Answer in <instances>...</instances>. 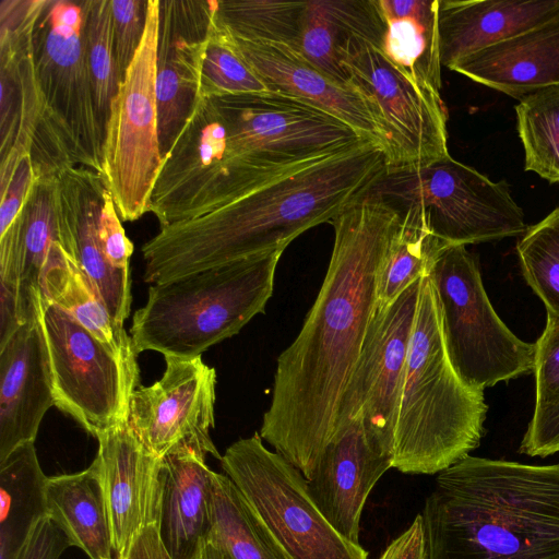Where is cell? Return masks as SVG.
<instances>
[{"label":"cell","instance_id":"2e32d148","mask_svg":"<svg viewBox=\"0 0 559 559\" xmlns=\"http://www.w3.org/2000/svg\"><path fill=\"white\" fill-rule=\"evenodd\" d=\"M163 377L136 388L130 399L128 427L156 457L190 451L222 459L211 438L214 427L216 372L201 356L164 357Z\"/></svg>","mask_w":559,"mask_h":559},{"label":"cell","instance_id":"484cf974","mask_svg":"<svg viewBox=\"0 0 559 559\" xmlns=\"http://www.w3.org/2000/svg\"><path fill=\"white\" fill-rule=\"evenodd\" d=\"M450 70L519 100L559 84V16L466 56Z\"/></svg>","mask_w":559,"mask_h":559},{"label":"cell","instance_id":"8992f818","mask_svg":"<svg viewBox=\"0 0 559 559\" xmlns=\"http://www.w3.org/2000/svg\"><path fill=\"white\" fill-rule=\"evenodd\" d=\"M428 276L439 302L448 356L467 386L484 392L534 371L535 343L520 340L496 313L478 259L466 246L443 247Z\"/></svg>","mask_w":559,"mask_h":559},{"label":"cell","instance_id":"277c9868","mask_svg":"<svg viewBox=\"0 0 559 559\" xmlns=\"http://www.w3.org/2000/svg\"><path fill=\"white\" fill-rule=\"evenodd\" d=\"M488 406L467 386L444 344L430 277L423 276L394 435L393 465L411 475H433L479 447Z\"/></svg>","mask_w":559,"mask_h":559},{"label":"cell","instance_id":"7402d4cb","mask_svg":"<svg viewBox=\"0 0 559 559\" xmlns=\"http://www.w3.org/2000/svg\"><path fill=\"white\" fill-rule=\"evenodd\" d=\"M52 405L40 300L37 310L0 346V461L19 445L35 442Z\"/></svg>","mask_w":559,"mask_h":559},{"label":"cell","instance_id":"9c48e42d","mask_svg":"<svg viewBox=\"0 0 559 559\" xmlns=\"http://www.w3.org/2000/svg\"><path fill=\"white\" fill-rule=\"evenodd\" d=\"M160 0H147L141 44L111 102L100 179L123 222L150 212L163 165L156 99Z\"/></svg>","mask_w":559,"mask_h":559},{"label":"cell","instance_id":"ffe728a7","mask_svg":"<svg viewBox=\"0 0 559 559\" xmlns=\"http://www.w3.org/2000/svg\"><path fill=\"white\" fill-rule=\"evenodd\" d=\"M393 459L369 441L362 419L340 426L323 449L308 490L330 524L346 539L359 543L366 500Z\"/></svg>","mask_w":559,"mask_h":559},{"label":"cell","instance_id":"83f0119b","mask_svg":"<svg viewBox=\"0 0 559 559\" xmlns=\"http://www.w3.org/2000/svg\"><path fill=\"white\" fill-rule=\"evenodd\" d=\"M384 34L379 0L304 1L299 53L330 79L347 86L340 49L354 36L381 46Z\"/></svg>","mask_w":559,"mask_h":559},{"label":"cell","instance_id":"f546056e","mask_svg":"<svg viewBox=\"0 0 559 559\" xmlns=\"http://www.w3.org/2000/svg\"><path fill=\"white\" fill-rule=\"evenodd\" d=\"M46 513L88 559H115L107 509L95 465L47 477Z\"/></svg>","mask_w":559,"mask_h":559},{"label":"cell","instance_id":"d6986e66","mask_svg":"<svg viewBox=\"0 0 559 559\" xmlns=\"http://www.w3.org/2000/svg\"><path fill=\"white\" fill-rule=\"evenodd\" d=\"M216 0H160L156 99L162 157L200 94L202 59Z\"/></svg>","mask_w":559,"mask_h":559},{"label":"cell","instance_id":"52a82bcc","mask_svg":"<svg viewBox=\"0 0 559 559\" xmlns=\"http://www.w3.org/2000/svg\"><path fill=\"white\" fill-rule=\"evenodd\" d=\"M370 190L397 210H417L431 234L449 246L500 240L527 229L504 181H491L450 155L427 167L385 171Z\"/></svg>","mask_w":559,"mask_h":559},{"label":"cell","instance_id":"ab89813d","mask_svg":"<svg viewBox=\"0 0 559 559\" xmlns=\"http://www.w3.org/2000/svg\"><path fill=\"white\" fill-rule=\"evenodd\" d=\"M110 2L116 62L122 81L144 34L147 0H110Z\"/></svg>","mask_w":559,"mask_h":559},{"label":"cell","instance_id":"60d3db41","mask_svg":"<svg viewBox=\"0 0 559 559\" xmlns=\"http://www.w3.org/2000/svg\"><path fill=\"white\" fill-rule=\"evenodd\" d=\"M536 401L542 406L559 401V317L547 313L544 332L535 342Z\"/></svg>","mask_w":559,"mask_h":559},{"label":"cell","instance_id":"1f68e13d","mask_svg":"<svg viewBox=\"0 0 559 559\" xmlns=\"http://www.w3.org/2000/svg\"><path fill=\"white\" fill-rule=\"evenodd\" d=\"M44 474L35 442L0 461V559H15L34 525L46 513Z\"/></svg>","mask_w":559,"mask_h":559},{"label":"cell","instance_id":"7c38bea8","mask_svg":"<svg viewBox=\"0 0 559 559\" xmlns=\"http://www.w3.org/2000/svg\"><path fill=\"white\" fill-rule=\"evenodd\" d=\"M34 60L50 127L78 166L100 176L105 129L87 62L81 1H46L34 29Z\"/></svg>","mask_w":559,"mask_h":559},{"label":"cell","instance_id":"4dcf8cb0","mask_svg":"<svg viewBox=\"0 0 559 559\" xmlns=\"http://www.w3.org/2000/svg\"><path fill=\"white\" fill-rule=\"evenodd\" d=\"M379 4L385 22L383 52L440 93L439 0H379Z\"/></svg>","mask_w":559,"mask_h":559},{"label":"cell","instance_id":"b9f144b4","mask_svg":"<svg viewBox=\"0 0 559 559\" xmlns=\"http://www.w3.org/2000/svg\"><path fill=\"white\" fill-rule=\"evenodd\" d=\"M519 452L540 457L559 452V401L535 406Z\"/></svg>","mask_w":559,"mask_h":559},{"label":"cell","instance_id":"d6a6232c","mask_svg":"<svg viewBox=\"0 0 559 559\" xmlns=\"http://www.w3.org/2000/svg\"><path fill=\"white\" fill-rule=\"evenodd\" d=\"M207 543L230 559H289L235 483L216 472Z\"/></svg>","mask_w":559,"mask_h":559},{"label":"cell","instance_id":"ba28073f","mask_svg":"<svg viewBox=\"0 0 559 559\" xmlns=\"http://www.w3.org/2000/svg\"><path fill=\"white\" fill-rule=\"evenodd\" d=\"M347 86L366 104L382 139L386 171L427 167L449 156L440 93L354 36L340 49Z\"/></svg>","mask_w":559,"mask_h":559},{"label":"cell","instance_id":"74e56055","mask_svg":"<svg viewBox=\"0 0 559 559\" xmlns=\"http://www.w3.org/2000/svg\"><path fill=\"white\" fill-rule=\"evenodd\" d=\"M81 4L84 11V41L95 103L99 121L105 129L111 102L121 83L115 55L111 2L83 0Z\"/></svg>","mask_w":559,"mask_h":559},{"label":"cell","instance_id":"44dd1931","mask_svg":"<svg viewBox=\"0 0 559 559\" xmlns=\"http://www.w3.org/2000/svg\"><path fill=\"white\" fill-rule=\"evenodd\" d=\"M105 186L84 166H68L57 174V203L64 250L74 259L110 314L124 323L131 309L130 270L114 267L99 241L98 218Z\"/></svg>","mask_w":559,"mask_h":559},{"label":"cell","instance_id":"8d00e7d4","mask_svg":"<svg viewBox=\"0 0 559 559\" xmlns=\"http://www.w3.org/2000/svg\"><path fill=\"white\" fill-rule=\"evenodd\" d=\"M270 91L240 53L230 32L217 14L210 24L201 67L200 95H225Z\"/></svg>","mask_w":559,"mask_h":559},{"label":"cell","instance_id":"30bf717a","mask_svg":"<svg viewBox=\"0 0 559 559\" xmlns=\"http://www.w3.org/2000/svg\"><path fill=\"white\" fill-rule=\"evenodd\" d=\"M230 155L250 169L280 176L361 139L337 117L280 92L213 98Z\"/></svg>","mask_w":559,"mask_h":559},{"label":"cell","instance_id":"cb8c5ba5","mask_svg":"<svg viewBox=\"0 0 559 559\" xmlns=\"http://www.w3.org/2000/svg\"><path fill=\"white\" fill-rule=\"evenodd\" d=\"M55 243L62 246L57 203V175H38L20 217L0 233V285L19 299L26 321L40 301L39 281Z\"/></svg>","mask_w":559,"mask_h":559},{"label":"cell","instance_id":"3957f363","mask_svg":"<svg viewBox=\"0 0 559 559\" xmlns=\"http://www.w3.org/2000/svg\"><path fill=\"white\" fill-rule=\"evenodd\" d=\"M427 559H559V463L467 455L420 513Z\"/></svg>","mask_w":559,"mask_h":559},{"label":"cell","instance_id":"7dc6e473","mask_svg":"<svg viewBox=\"0 0 559 559\" xmlns=\"http://www.w3.org/2000/svg\"><path fill=\"white\" fill-rule=\"evenodd\" d=\"M195 559H230V558L226 554H224L221 549H218L207 543Z\"/></svg>","mask_w":559,"mask_h":559},{"label":"cell","instance_id":"f35d334b","mask_svg":"<svg viewBox=\"0 0 559 559\" xmlns=\"http://www.w3.org/2000/svg\"><path fill=\"white\" fill-rule=\"evenodd\" d=\"M522 274L544 302L559 317V207L527 227L516 245Z\"/></svg>","mask_w":559,"mask_h":559},{"label":"cell","instance_id":"5bb4252c","mask_svg":"<svg viewBox=\"0 0 559 559\" xmlns=\"http://www.w3.org/2000/svg\"><path fill=\"white\" fill-rule=\"evenodd\" d=\"M55 405L95 438L126 425L139 370L69 312L41 299Z\"/></svg>","mask_w":559,"mask_h":559},{"label":"cell","instance_id":"ee69618b","mask_svg":"<svg viewBox=\"0 0 559 559\" xmlns=\"http://www.w3.org/2000/svg\"><path fill=\"white\" fill-rule=\"evenodd\" d=\"M69 547L68 536L46 515L34 525L15 559H60Z\"/></svg>","mask_w":559,"mask_h":559},{"label":"cell","instance_id":"e575fe53","mask_svg":"<svg viewBox=\"0 0 559 559\" xmlns=\"http://www.w3.org/2000/svg\"><path fill=\"white\" fill-rule=\"evenodd\" d=\"M526 171L559 182V84L531 93L515 107Z\"/></svg>","mask_w":559,"mask_h":559},{"label":"cell","instance_id":"e0dca14e","mask_svg":"<svg viewBox=\"0 0 559 559\" xmlns=\"http://www.w3.org/2000/svg\"><path fill=\"white\" fill-rule=\"evenodd\" d=\"M46 0L0 3L1 157L28 150L34 159L57 162L67 148L46 116L34 60V29Z\"/></svg>","mask_w":559,"mask_h":559},{"label":"cell","instance_id":"603a6c76","mask_svg":"<svg viewBox=\"0 0 559 559\" xmlns=\"http://www.w3.org/2000/svg\"><path fill=\"white\" fill-rule=\"evenodd\" d=\"M231 36L245 60L270 91L317 106L348 124L361 139L382 146L380 131L366 104L348 86L336 83L285 45Z\"/></svg>","mask_w":559,"mask_h":559},{"label":"cell","instance_id":"f6af8a7d","mask_svg":"<svg viewBox=\"0 0 559 559\" xmlns=\"http://www.w3.org/2000/svg\"><path fill=\"white\" fill-rule=\"evenodd\" d=\"M378 559H427L426 540L420 513L411 525L383 550Z\"/></svg>","mask_w":559,"mask_h":559},{"label":"cell","instance_id":"f1b7e54d","mask_svg":"<svg viewBox=\"0 0 559 559\" xmlns=\"http://www.w3.org/2000/svg\"><path fill=\"white\" fill-rule=\"evenodd\" d=\"M41 299L69 312L128 367L139 370L131 336L108 311L74 259L60 243L50 249L40 274Z\"/></svg>","mask_w":559,"mask_h":559},{"label":"cell","instance_id":"7a4b0ae2","mask_svg":"<svg viewBox=\"0 0 559 559\" xmlns=\"http://www.w3.org/2000/svg\"><path fill=\"white\" fill-rule=\"evenodd\" d=\"M385 171L382 146L360 140L214 211L160 228L142 247L144 281L158 284L231 261L284 251L306 230L331 224Z\"/></svg>","mask_w":559,"mask_h":559},{"label":"cell","instance_id":"bcb514c9","mask_svg":"<svg viewBox=\"0 0 559 559\" xmlns=\"http://www.w3.org/2000/svg\"><path fill=\"white\" fill-rule=\"evenodd\" d=\"M127 559H171L160 540L157 526L143 531Z\"/></svg>","mask_w":559,"mask_h":559},{"label":"cell","instance_id":"4fadbf2b","mask_svg":"<svg viewBox=\"0 0 559 559\" xmlns=\"http://www.w3.org/2000/svg\"><path fill=\"white\" fill-rule=\"evenodd\" d=\"M275 178L250 169L230 155L226 128L213 98L199 94L190 117L163 158L150 212L164 228L214 211Z\"/></svg>","mask_w":559,"mask_h":559},{"label":"cell","instance_id":"ac0fdd59","mask_svg":"<svg viewBox=\"0 0 559 559\" xmlns=\"http://www.w3.org/2000/svg\"><path fill=\"white\" fill-rule=\"evenodd\" d=\"M92 462L98 474L115 559H127L135 540L159 523L163 501L162 459L148 452L128 424L97 438Z\"/></svg>","mask_w":559,"mask_h":559},{"label":"cell","instance_id":"6da1fadb","mask_svg":"<svg viewBox=\"0 0 559 559\" xmlns=\"http://www.w3.org/2000/svg\"><path fill=\"white\" fill-rule=\"evenodd\" d=\"M401 224L400 211L370 189L335 216L321 288L299 333L277 357L259 433L307 480L335 432L376 308L378 273Z\"/></svg>","mask_w":559,"mask_h":559},{"label":"cell","instance_id":"8fae6325","mask_svg":"<svg viewBox=\"0 0 559 559\" xmlns=\"http://www.w3.org/2000/svg\"><path fill=\"white\" fill-rule=\"evenodd\" d=\"M219 462L289 559H368L321 513L302 473L269 450L260 433L231 443Z\"/></svg>","mask_w":559,"mask_h":559},{"label":"cell","instance_id":"5b68a950","mask_svg":"<svg viewBox=\"0 0 559 559\" xmlns=\"http://www.w3.org/2000/svg\"><path fill=\"white\" fill-rule=\"evenodd\" d=\"M284 251L267 252L153 284L132 318L135 354L192 359L264 313Z\"/></svg>","mask_w":559,"mask_h":559},{"label":"cell","instance_id":"d590c367","mask_svg":"<svg viewBox=\"0 0 559 559\" xmlns=\"http://www.w3.org/2000/svg\"><path fill=\"white\" fill-rule=\"evenodd\" d=\"M304 1L218 0L217 14L235 36L299 52Z\"/></svg>","mask_w":559,"mask_h":559},{"label":"cell","instance_id":"7bdbcfd3","mask_svg":"<svg viewBox=\"0 0 559 559\" xmlns=\"http://www.w3.org/2000/svg\"><path fill=\"white\" fill-rule=\"evenodd\" d=\"M98 235L107 261L116 269L128 270L133 245L124 233L112 195L107 189L98 218Z\"/></svg>","mask_w":559,"mask_h":559},{"label":"cell","instance_id":"4316f807","mask_svg":"<svg viewBox=\"0 0 559 559\" xmlns=\"http://www.w3.org/2000/svg\"><path fill=\"white\" fill-rule=\"evenodd\" d=\"M160 540L171 559H195L207 544L214 473L205 457L180 451L162 457Z\"/></svg>","mask_w":559,"mask_h":559},{"label":"cell","instance_id":"d4e9b609","mask_svg":"<svg viewBox=\"0 0 559 559\" xmlns=\"http://www.w3.org/2000/svg\"><path fill=\"white\" fill-rule=\"evenodd\" d=\"M559 16V0H439L441 64L457 61L486 47Z\"/></svg>","mask_w":559,"mask_h":559},{"label":"cell","instance_id":"9a60e30c","mask_svg":"<svg viewBox=\"0 0 559 559\" xmlns=\"http://www.w3.org/2000/svg\"><path fill=\"white\" fill-rule=\"evenodd\" d=\"M421 278L412 283L388 307L374 308L341 400L335 427L336 431L340 426L360 417L370 443L392 459Z\"/></svg>","mask_w":559,"mask_h":559},{"label":"cell","instance_id":"836d02e7","mask_svg":"<svg viewBox=\"0 0 559 559\" xmlns=\"http://www.w3.org/2000/svg\"><path fill=\"white\" fill-rule=\"evenodd\" d=\"M402 224L391 241L378 273L376 307L391 305L412 283L429 275L443 243L429 230L415 209L397 210Z\"/></svg>","mask_w":559,"mask_h":559}]
</instances>
